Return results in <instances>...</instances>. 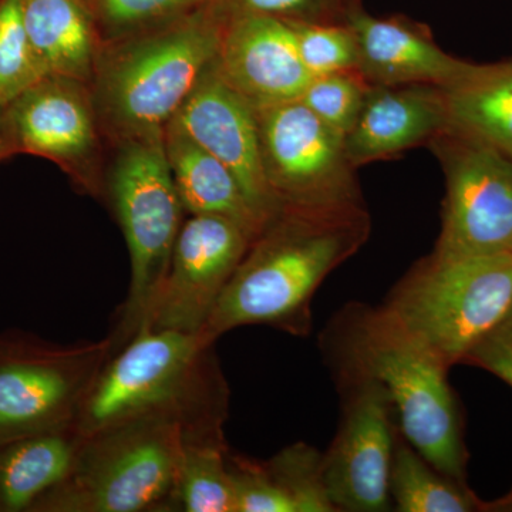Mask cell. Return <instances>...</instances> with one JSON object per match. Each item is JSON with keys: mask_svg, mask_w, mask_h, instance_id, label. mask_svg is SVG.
Returning a JSON list of instances; mask_svg holds the SVG:
<instances>
[{"mask_svg": "<svg viewBox=\"0 0 512 512\" xmlns=\"http://www.w3.org/2000/svg\"><path fill=\"white\" fill-rule=\"evenodd\" d=\"M200 0H104L107 18L116 23H134L157 18Z\"/></svg>", "mask_w": 512, "mask_h": 512, "instance_id": "28", "label": "cell"}, {"mask_svg": "<svg viewBox=\"0 0 512 512\" xmlns=\"http://www.w3.org/2000/svg\"><path fill=\"white\" fill-rule=\"evenodd\" d=\"M343 22L355 36L357 72L372 86L424 84L448 90L484 67L448 55L426 26L403 16L376 18L357 5Z\"/></svg>", "mask_w": 512, "mask_h": 512, "instance_id": "14", "label": "cell"}, {"mask_svg": "<svg viewBox=\"0 0 512 512\" xmlns=\"http://www.w3.org/2000/svg\"><path fill=\"white\" fill-rule=\"evenodd\" d=\"M252 241L237 222L191 215L180 229L167 275L140 332L201 333Z\"/></svg>", "mask_w": 512, "mask_h": 512, "instance_id": "12", "label": "cell"}, {"mask_svg": "<svg viewBox=\"0 0 512 512\" xmlns=\"http://www.w3.org/2000/svg\"><path fill=\"white\" fill-rule=\"evenodd\" d=\"M110 195L131 259L128 295L107 336L114 353L143 328L184 224L183 201L160 133L140 136L124 148L111 175Z\"/></svg>", "mask_w": 512, "mask_h": 512, "instance_id": "6", "label": "cell"}, {"mask_svg": "<svg viewBox=\"0 0 512 512\" xmlns=\"http://www.w3.org/2000/svg\"><path fill=\"white\" fill-rule=\"evenodd\" d=\"M9 153L13 151L9 143L8 130H6L5 106L0 104V158L8 156Z\"/></svg>", "mask_w": 512, "mask_h": 512, "instance_id": "32", "label": "cell"}, {"mask_svg": "<svg viewBox=\"0 0 512 512\" xmlns=\"http://www.w3.org/2000/svg\"><path fill=\"white\" fill-rule=\"evenodd\" d=\"M340 393V424L323 453V480L335 511L393 510L390 471L396 447V410L373 377L332 366Z\"/></svg>", "mask_w": 512, "mask_h": 512, "instance_id": "9", "label": "cell"}, {"mask_svg": "<svg viewBox=\"0 0 512 512\" xmlns=\"http://www.w3.org/2000/svg\"><path fill=\"white\" fill-rule=\"evenodd\" d=\"M170 123L227 165L264 227L281 210L266 178L256 109L229 86L217 60L202 74Z\"/></svg>", "mask_w": 512, "mask_h": 512, "instance_id": "13", "label": "cell"}, {"mask_svg": "<svg viewBox=\"0 0 512 512\" xmlns=\"http://www.w3.org/2000/svg\"><path fill=\"white\" fill-rule=\"evenodd\" d=\"M370 86L357 70L312 77L301 100L323 123L346 136L355 126Z\"/></svg>", "mask_w": 512, "mask_h": 512, "instance_id": "27", "label": "cell"}, {"mask_svg": "<svg viewBox=\"0 0 512 512\" xmlns=\"http://www.w3.org/2000/svg\"><path fill=\"white\" fill-rule=\"evenodd\" d=\"M466 363L481 367L493 373L498 379L510 384L512 387V345L505 340L491 335L477 346L467 359Z\"/></svg>", "mask_w": 512, "mask_h": 512, "instance_id": "30", "label": "cell"}, {"mask_svg": "<svg viewBox=\"0 0 512 512\" xmlns=\"http://www.w3.org/2000/svg\"><path fill=\"white\" fill-rule=\"evenodd\" d=\"M225 25L194 20L128 50L107 79L114 117L138 136L160 133L217 60Z\"/></svg>", "mask_w": 512, "mask_h": 512, "instance_id": "10", "label": "cell"}, {"mask_svg": "<svg viewBox=\"0 0 512 512\" xmlns=\"http://www.w3.org/2000/svg\"><path fill=\"white\" fill-rule=\"evenodd\" d=\"M448 127L444 90L436 86H370L355 126L345 136L353 167L429 144Z\"/></svg>", "mask_w": 512, "mask_h": 512, "instance_id": "16", "label": "cell"}, {"mask_svg": "<svg viewBox=\"0 0 512 512\" xmlns=\"http://www.w3.org/2000/svg\"><path fill=\"white\" fill-rule=\"evenodd\" d=\"M444 178L441 231L434 254L512 255V160L447 127L430 141Z\"/></svg>", "mask_w": 512, "mask_h": 512, "instance_id": "8", "label": "cell"}, {"mask_svg": "<svg viewBox=\"0 0 512 512\" xmlns=\"http://www.w3.org/2000/svg\"><path fill=\"white\" fill-rule=\"evenodd\" d=\"M493 335L505 340V342L511 343L512 345V308L510 313H508L507 318H505L504 322L498 326V329L495 330Z\"/></svg>", "mask_w": 512, "mask_h": 512, "instance_id": "34", "label": "cell"}, {"mask_svg": "<svg viewBox=\"0 0 512 512\" xmlns=\"http://www.w3.org/2000/svg\"><path fill=\"white\" fill-rule=\"evenodd\" d=\"M217 66L255 109L301 99L312 80L291 23L278 16L235 15L225 25Z\"/></svg>", "mask_w": 512, "mask_h": 512, "instance_id": "15", "label": "cell"}, {"mask_svg": "<svg viewBox=\"0 0 512 512\" xmlns=\"http://www.w3.org/2000/svg\"><path fill=\"white\" fill-rule=\"evenodd\" d=\"M83 443L76 426L0 441V512H30L69 477Z\"/></svg>", "mask_w": 512, "mask_h": 512, "instance_id": "18", "label": "cell"}, {"mask_svg": "<svg viewBox=\"0 0 512 512\" xmlns=\"http://www.w3.org/2000/svg\"><path fill=\"white\" fill-rule=\"evenodd\" d=\"M483 511L512 512V491L501 500L491 504H484Z\"/></svg>", "mask_w": 512, "mask_h": 512, "instance_id": "33", "label": "cell"}, {"mask_svg": "<svg viewBox=\"0 0 512 512\" xmlns=\"http://www.w3.org/2000/svg\"><path fill=\"white\" fill-rule=\"evenodd\" d=\"M228 453L225 437H188L178 476V511L235 512Z\"/></svg>", "mask_w": 512, "mask_h": 512, "instance_id": "23", "label": "cell"}, {"mask_svg": "<svg viewBox=\"0 0 512 512\" xmlns=\"http://www.w3.org/2000/svg\"><path fill=\"white\" fill-rule=\"evenodd\" d=\"M384 308L448 367L464 362L512 308V255L431 252L397 282Z\"/></svg>", "mask_w": 512, "mask_h": 512, "instance_id": "5", "label": "cell"}, {"mask_svg": "<svg viewBox=\"0 0 512 512\" xmlns=\"http://www.w3.org/2000/svg\"><path fill=\"white\" fill-rule=\"evenodd\" d=\"M77 80L45 76L5 106L12 151L73 161L94 143L92 111Z\"/></svg>", "mask_w": 512, "mask_h": 512, "instance_id": "17", "label": "cell"}, {"mask_svg": "<svg viewBox=\"0 0 512 512\" xmlns=\"http://www.w3.org/2000/svg\"><path fill=\"white\" fill-rule=\"evenodd\" d=\"M228 407L215 343L200 333L143 330L101 367L76 427L89 437L126 421L165 419L190 436L224 437Z\"/></svg>", "mask_w": 512, "mask_h": 512, "instance_id": "2", "label": "cell"}, {"mask_svg": "<svg viewBox=\"0 0 512 512\" xmlns=\"http://www.w3.org/2000/svg\"><path fill=\"white\" fill-rule=\"evenodd\" d=\"M329 359L376 379L396 410L400 434L427 461L466 483L468 454L448 367L384 306L350 305L329 328Z\"/></svg>", "mask_w": 512, "mask_h": 512, "instance_id": "3", "label": "cell"}, {"mask_svg": "<svg viewBox=\"0 0 512 512\" xmlns=\"http://www.w3.org/2000/svg\"><path fill=\"white\" fill-rule=\"evenodd\" d=\"M45 76L26 32L22 0H0V104L8 106Z\"/></svg>", "mask_w": 512, "mask_h": 512, "instance_id": "25", "label": "cell"}, {"mask_svg": "<svg viewBox=\"0 0 512 512\" xmlns=\"http://www.w3.org/2000/svg\"><path fill=\"white\" fill-rule=\"evenodd\" d=\"M111 355L109 338L56 345L25 332L0 335V441L76 426Z\"/></svg>", "mask_w": 512, "mask_h": 512, "instance_id": "7", "label": "cell"}, {"mask_svg": "<svg viewBox=\"0 0 512 512\" xmlns=\"http://www.w3.org/2000/svg\"><path fill=\"white\" fill-rule=\"evenodd\" d=\"M261 467L281 512H336L323 480V453L316 448L292 444Z\"/></svg>", "mask_w": 512, "mask_h": 512, "instance_id": "24", "label": "cell"}, {"mask_svg": "<svg viewBox=\"0 0 512 512\" xmlns=\"http://www.w3.org/2000/svg\"><path fill=\"white\" fill-rule=\"evenodd\" d=\"M370 231L365 204L281 207L249 245L200 335L217 343L231 330L261 325L305 338L319 286Z\"/></svg>", "mask_w": 512, "mask_h": 512, "instance_id": "1", "label": "cell"}, {"mask_svg": "<svg viewBox=\"0 0 512 512\" xmlns=\"http://www.w3.org/2000/svg\"><path fill=\"white\" fill-rule=\"evenodd\" d=\"M390 498L393 510L399 512H474L484 507L466 483L431 466L400 431L390 471Z\"/></svg>", "mask_w": 512, "mask_h": 512, "instance_id": "22", "label": "cell"}, {"mask_svg": "<svg viewBox=\"0 0 512 512\" xmlns=\"http://www.w3.org/2000/svg\"><path fill=\"white\" fill-rule=\"evenodd\" d=\"M357 5L359 0H319L323 22H343L346 13Z\"/></svg>", "mask_w": 512, "mask_h": 512, "instance_id": "31", "label": "cell"}, {"mask_svg": "<svg viewBox=\"0 0 512 512\" xmlns=\"http://www.w3.org/2000/svg\"><path fill=\"white\" fill-rule=\"evenodd\" d=\"M444 94L448 127L480 138L512 160V62L484 64Z\"/></svg>", "mask_w": 512, "mask_h": 512, "instance_id": "21", "label": "cell"}, {"mask_svg": "<svg viewBox=\"0 0 512 512\" xmlns=\"http://www.w3.org/2000/svg\"><path fill=\"white\" fill-rule=\"evenodd\" d=\"M30 43L46 76L87 79L94 63V29L80 0H22Z\"/></svg>", "mask_w": 512, "mask_h": 512, "instance_id": "20", "label": "cell"}, {"mask_svg": "<svg viewBox=\"0 0 512 512\" xmlns=\"http://www.w3.org/2000/svg\"><path fill=\"white\" fill-rule=\"evenodd\" d=\"M238 5L237 15L252 13V15L323 22L319 0H238Z\"/></svg>", "mask_w": 512, "mask_h": 512, "instance_id": "29", "label": "cell"}, {"mask_svg": "<svg viewBox=\"0 0 512 512\" xmlns=\"http://www.w3.org/2000/svg\"><path fill=\"white\" fill-rule=\"evenodd\" d=\"M181 424L138 419L84 437L72 473L30 512H174L185 441Z\"/></svg>", "mask_w": 512, "mask_h": 512, "instance_id": "4", "label": "cell"}, {"mask_svg": "<svg viewBox=\"0 0 512 512\" xmlns=\"http://www.w3.org/2000/svg\"><path fill=\"white\" fill-rule=\"evenodd\" d=\"M266 178L281 207L365 204L345 136L301 100L256 109Z\"/></svg>", "mask_w": 512, "mask_h": 512, "instance_id": "11", "label": "cell"}, {"mask_svg": "<svg viewBox=\"0 0 512 512\" xmlns=\"http://www.w3.org/2000/svg\"><path fill=\"white\" fill-rule=\"evenodd\" d=\"M288 20L295 32L299 56L312 77L357 70L356 40L345 22Z\"/></svg>", "mask_w": 512, "mask_h": 512, "instance_id": "26", "label": "cell"}, {"mask_svg": "<svg viewBox=\"0 0 512 512\" xmlns=\"http://www.w3.org/2000/svg\"><path fill=\"white\" fill-rule=\"evenodd\" d=\"M168 124L165 151L184 210L237 222L255 239L264 224L249 207L234 174L184 131Z\"/></svg>", "mask_w": 512, "mask_h": 512, "instance_id": "19", "label": "cell"}]
</instances>
